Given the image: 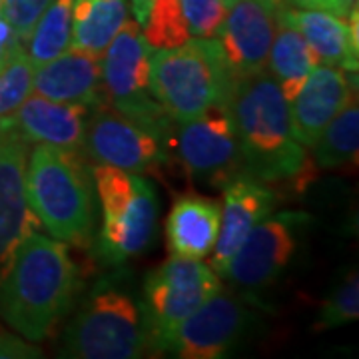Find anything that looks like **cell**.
<instances>
[{
  "mask_svg": "<svg viewBox=\"0 0 359 359\" xmlns=\"http://www.w3.org/2000/svg\"><path fill=\"white\" fill-rule=\"evenodd\" d=\"M26 144L20 136H14L0 154V280L11 266L16 248L40 226L26 198Z\"/></svg>",
  "mask_w": 359,
  "mask_h": 359,
  "instance_id": "obj_15",
  "label": "cell"
},
{
  "mask_svg": "<svg viewBox=\"0 0 359 359\" xmlns=\"http://www.w3.org/2000/svg\"><path fill=\"white\" fill-rule=\"evenodd\" d=\"M184 18L188 22L190 36L216 39L226 18L224 0H180Z\"/></svg>",
  "mask_w": 359,
  "mask_h": 359,
  "instance_id": "obj_28",
  "label": "cell"
},
{
  "mask_svg": "<svg viewBox=\"0 0 359 359\" xmlns=\"http://www.w3.org/2000/svg\"><path fill=\"white\" fill-rule=\"evenodd\" d=\"M276 36L268 54V68L271 78L282 90L283 98L290 102L308 80L309 72L320 65V56L313 52L295 28L276 20Z\"/></svg>",
  "mask_w": 359,
  "mask_h": 359,
  "instance_id": "obj_22",
  "label": "cell"
},
{
  "mask_svg": "<svg viewBox=\"0 0 359 359\" xmlns=\"http://www.w3.org/2000/svg\"><path fill=\"white\" fill-rule=\"evenodd\" d=\"M231 0H224V4H226V8H228V4H230Z\"/></svg>",
  "mask_w": 359,
  "mask_h": 359,
  "instance_id": "obj_36",
  "label": "cell"
},
{
  "mask_svg": "<svg viewBox=\"0 0 359 359\" xmlns=\"http://www.w3.org/2000/svg\"><path fill=\"white\" fill-rule=\"evenodd\" d=\"M80 292V269L68 245L28 233L0 280V318L26 341L50 337Z\"/></svg>",
  "mask_w": 359,
  "mask_h": 359,
  "instance_id": "obj_2",
  "label": "cell"
},
{
  "mask_svg": "<svg viewBox=\"0 0 359 359\" xmlns=\"http://www.w3.org/2000/svg\"><path fill=\"white\" fill-rule=\"evenodd\" d=\"M90 110L84 104L54 102L34 94L11 114V124L22 140L80 152Z\"/></svg>",
  "mask_w": 359,
  "mask_h": 359,
  "instance_id": "obj_17",
  "label": "cell"
},
{
  "mask_svg": "<svg viewBox=\"0 0 359 359\" xmlns=\"http://www.w3.org/2000/svg\"><path fill=\"white\" fill-rule=\"evenodd\" d=\"M26 198L50 238L74 248L94 240V180L78 152L36 144L26 158Z\"/></svg>",
  "mask_w": 359,
  "mask_h": 359,
  "instance_id": "obj_3",
  "label": "cell"
},
{
  "mask_svg": "<svg viewBox=\"0 0 359 359\" xmlns=\"http://www.w3.org/2000/svg\"><path fill=\"white\" fill-rule=\"evenodd\" d=\"M39 349L28 346L20 335L6 334L0 330V358H39Z\"/></svg>",
  "mask_w": 359,
  "mask_h": 359,
  "instance_id": "obj_31",
  "label": "cell"
},
{
  "mask_svg": "<svg viewBox=\"0 0 359 359\" xmlns=\"http://www.w3.org/2000/svg\"><path fill=\"white\" fill-rule=\"evenodd\" d=\"M218 34L231 76H250L266 70L276 20L257 0H231Z\"/></svg>",
  "mask_w": 359,
  "mask_h": 359,
  "instance_id": "obj_13",
  "label": "cell"
},
{
  "mask_svg": "<svg viewBox=\"0 0 359 359\" xmlns=\"http://www.w3.org/2000/svg\"><path fill=\"white\" fill-rule=\"evenodd\" d=\"M290 6L304 11H321L335 14L341 18H349L358 14V0H287Z\"/></svg>",
  "mask_w": 359,
  "mask_h": 359,
  "instance_id": "obj_30",
  "label": "cell"
},
{
  "mask_svg": "<svg viewBox=\"0 0 359 359\" xmlns=\"http://www.w3.org/2000/svg\"><path fill=\"white\" fill-rule=\"evenodd\" d=\"M148 349L142 313L128 290L100 282L68 323L62 355L74 359H136Z\"/></svg>",
  "mask_w": 359,
  "mask_h": 359,
  "instance_id": "obj_6",
  "label": "cell"
},
{
  "mask_svg": "<svg viewBox=\"0 0 359 359\" xmlns=\"http://www.w3.org/2000/svg\"><path fill=\"white\" fill-rule=\"evenodd\" d=\"M311 156L316 168L339 170L358 162L359 152V108L355 92L346 106L321 130L318 140L311 144Z\"/></svg>",
  "mask_w": 359,
  "mask_h": 359,
  "instance_id": "obj_23",
  "label": "cell"
},
{
  "mask_svg": "<svg viewBox=\"0 0 359 359\" xmlns=\"http://www.w3.org/2000/svg\"><path fill=\"white\" fill-rule=\"evenodd\" d=\"M54 0H0V16L13 26L16 34L28 40L34 25Z\"/></svg>",
  "mask_w": 359,
  "mask_h": 359,
  "instance_id": "obj_29",
  "label": "cell"
},
{
  "mask_svg": "<svg viewBox=\"0 0 359 359\" xmlns=\"http://www.w3.org/2000/svg\"><path fill=\"white\" fill-rule=\"evenodd\" d=\"M152 2H154V0H130L132 14H134L136 22L140 26L144 25V20H146V16H148V11H150Z\"/></svg>",
  "mask_w": 359,
  "mask_h": 359,
  "instance_id": "obj_34",
  "label": "cell"
},
{
  "mask_svg": "<svg viewBox=\"0 0 359 359\" xmlns=\"http://www.w3.org/2000/svg\"><path fill=\"white\" fill-rule=\"evenodd\" d=\"M20 50H25V42L16 34L13 26L0 16V68Z\"/></svg>",
  "mask_w": 359,
  "mask_h": 359,
  "instance_id": "obj_32",
  "label": "cell"
},
{
  "mask_svg": "<svg viewBox=\"0 0 359 359\" xmlns=\"http://www.w3.org/2000/svg\"><path fill=\"white\" fill-rule=\"evenodd\" d=\"M142 28V36L152 50L176 48L190 40V30L180 0H154Z\"/></svg>",
  "mask_w": 359,
  "mask_h": 359,
  "instance_id": "obj_25",
  "label": "cell"
},
{
  "mask_svg": "<svg viewBox=\"0 0 359 359\" xmlns=\"http://www.w3.org/2000/svg\"><path fill=\"white\" fill-rule=\"evenodd\" d=\"M84 150L96 164L132 172H152L166 160L164 144L110 104L92 108L86 120Z\"/></svg>",
  "mask_w": 359,
  "mask_h": 359,
  "instance_id": "obj_12",
  "label": "cell"
},
{
  "mask_svg": "<svg viewBox=\"0 0 359 359\" xmlns=\"http://www.w3.org/2000/svg\"><path fill=\"white\" fill-rule=\"evenodd\" d=\"M32 74H34V66L26 50L16 52L0 68V118L14 114L16 108L30 96Z\"/></svg>",
  "mask_w": 359,
  "mask_h": 359,
  "instance_id": "obj_26",
  "label": "cell"
},
{
  "mask_svg": "<svg viewBox=\"0 0 359 359\" xmlns=\"http://www.w3.org/2000/svg\"><path fill=\"white\" fill-rule=\"evenodd\" d=\"M233 80L218 39L186 40L150 54V92L176 124L224 106Z\"/></svg>",
  "mask_w": 359,
  "mask_h": 359,
  "instance_id": "obj_4",
  "label": "cell"
},
{
  "mask_svg": "<svg viewBox=\"0 0 359 359\" xmlns=\"http://www.w3.org/2000/svg\"><path fill=\"white\" fill-rule=\"evenodd\" d=\"M72 8L74 0H54L40 16L26 40V54L32 66L46 65L70 48Z\"/></svg>",
  "mask_w": 359,
  "mask_h": 359,
  "instance_id": "obj_24",
  "label": "cell"
},
{
  "mask_svg": "<svg viewBox=\"0 0 359 359\" xmlns=\"http://www.w3.org/2000/svg\"><path fill=\"white\" fill-rule=\"evenodd\" d=\"M150 54L140 25L126 20L102 56L104 100L166 146L174 142L176 122L150 92Z\"/></svg>",
  "mask_w": 359,
  "mask_h": 359,
  "instance_id": "obj_7",
  "label": "cell"
},
{
  "mask_svg": "<svg viewBox=\"0 0 359 359\" xmlns=\"http://www.w3.org/2000/svg\"><path fill=\"white\" fill-rule=\"evenodd\" d=\"M222 208L216 200L184 194L166 218V244L172 256L202 259L210 256L219 231Z\"/></svg>",
  "mask_w": 359,
  "mask_h": 359,
  "instance_id": "obj_20",
  "label": "cell"
},
{
  "mask_svg": "<svg viewBox=\"0 0 359 359\" xmlns=\"http://www.w3.org/2000/svg\"><path fill=\"white\" fill-rule=\"evenodd\" d=\"M14 136H18V134L14 132L13 124H11V116L0 118V154H2V150L8 146V142L13 140Z\"/></svg>",
  "mask_w": 359,
  "mask_h": 359,
  "instance_id": "obj_33",
  "label": "cell"
},
{
  "mask_svg": "<svg viewBox=\"0 0 359 359\" xmlns=\"http://www.w3.org/2000/svg\"><path fill=\"white\" fill-rule=\"evenodd\" d=\"M250 325V311L230 292L222 290L174 330L162 353L182 359H219L240 344Z\"/></svg>",
  "mask_w": 359,
  "mask_h": 359,
  "instance_id": "obj_11",
  "label": "cell"
},
{
  "mask_svg": "<svg viewBox=\"0 0 359 359\" xmlns=\"http://www.w3.org/2000/svg\"><path fill=\"white\" fill-rule=\"evenodd\" d=\"M90 172L102 210L98 254L106 264L120 266L140 256L154 242L158 224L154 186L140 174L106 164H96Z\"/></svg>",
  "mask_w": 359,
  "mask_h": 359,
  "instance_id": "obj_5",
  "label": "cell"
},
{
  "mask_svg": "<svg viewBox=\"0 0 359 359\" xmlns=\"http://www.w3.org/2000/svg\"><path fill=\"white\" fill-rule=\"evenodd\" d=\"M126 20V0H74L70 48L102 58Z\"/></svg>",
  "mask_w": 359,
  "mask_h": 359,
  "instance_id": "obj_21",
  "label": "cell"
},
{
  "mask_svg": "<svg viewBox=\"0 0 359 359\" xmlns=\"http://www.w3.org/2000/svg\"><path fill=\"white\" fill-rule=\"evenodd\" d=\"M353 92L344 68L327 62L316 66L294 100H290V118L297 142L309 150Z\"/></svg>",
  "mask_w": 359,
  "mask_h": 359,
  "instance_id": "obj_16",
  "label": "cell"
},
{
  "mask_svg": "<svg viewBox=\"0 0 359 359\" xmlns=\"http://www.w3.org/2000/svg\"><path fill=\"white\" fill-rule=\"evenodd\" d=\"M264 8H268L269 13L276 14V11L280 8V6H283L285 4V0H257Z\"/></svg>",
  "mask_w": 359,
  "mask_h": 359,
  "instance_id": "obj_35",
  "label": "cell"
},
{
  "mask_svg": "<svg viewBox=\"0 0 359 359\" xmlns=\"http://www.w3.org/2000/svg\"><path fill=\"white\" fill-rule=\"evenodd\" d=\"M230 114L245 176L262 184H292L306 190L316 176L308 148L299 144L292 128L290 102L269 72L236 78L224 102Z\"/></svg>",
  "mask_w": 359,
  "mask_h": 359,
  "instance_id": "obj_1",
  "label": "cell"
},
{
  "mask_svg": "<svg viewBox=\"0 0 359 359\" xmlns=\"http://www.w3.org/2000/svg\"><path fill=\"white\" fill-rule=\"evenodd\" d=\"M219 287L218 273L200 259L172 256L154 269L146 278L142 294V321L148 349L164 351L174 330Z\"/></svg>",
  "mask_w": 359,
  "mask_h": 359,
  "instance_id": "obj_8",
  "label": "cell"
},
{
  "mask_svg": "<svg viewBox=\"0 0 359 359\" xmlns=\"http://www.w3.org/2000/svg\"><path fill=\"white\" fill-rule=\"evenodd\" d=\"M309 218L299 212H282L264 218L248 233L238 252L222 273L245 294L266 290L290 266L299 231Z\"/></svg>",
  "mask_w": 359,
  "mask_h": 359,
  "instance_id": "obj_10",
  "label": "cell"
},
{
  "mask_svg": "<svg viewBox=\"0 0 359 359\" xmlns=\"http://www.w3.org/2000/svg\"><path fill=\"white\" fill-rule=\"evenodd\" d=\"M359 316V278L351 269L325 299L318 318V330H334L355 321Z\"/></svg>",
  "mask_w": 359,
  "mask_h": 359,
  "instance_id": "obj_27",
  "label": "cell"
},
{
  "mask_svg": "<svg viewBox=\"0 0 359 359\" xmlns=\"http://www.w3.org/2000/svg\"><path fill=\"white\" fill-rule=\"evenodd\" d=\"M276 20L295 28L320 60L327 65L339 66L346 72L358 70L359 34H358V14L341 18L321 11H304L283 4L276 11Z\"/></svg>",
  "mask_w": 359,
  "mask_h": 359,
  "instance_id": "obj_19",
  "label": "cell"
},
{
  "mask_svg": "<svg viewBox=\"0 0 359 359\" xmlns=\"http://www.w3.org/2000/svg\"><path fill=\"white\" fill-rule=\"evenodd\" d=\"M224 210L219 218V231L216 245L212 250V264L218 276H222L238 248L242 245L248 233L257 224L276 210L278 196L268 184H262L254 178L231 180L224 188Z\"/></svg>",
  "mask_w": 359,
  "mask_h": 359,
  "instance_id": "obj_14",
  "label": "cell"
},
{
  "mask_svg": "<svg viewBox=\"0 0 359 359\" xmlns=\"http://www.w3.org/2000/svg\"><path fill=\"white\" fill-rule=\"evenodd\" d=\"M32 90L54 102L84 104L96 108L106 104L102 90V58L68 48L46 65L34 66Z\"/></svg>",
  "mask_w": 359,
  "mask_h": 359,
  "instance_id": "obj_18",
  "label": "cell"
},
{
  "mask_svg": "<svg viewBox=\"0 0 359 359\" xmlns=\"http://www.w3.org/2000/svg\"><path fill=\"white\" fill-rule=\"evenodd\" d=\"M178 126L174 146L188 176L210 188H224L231 180L245 176L240 142L224 106L208 108Z\"/></svg>",
  "mask_w": 359,
  "mask_h": 359,
  "instance_id": "obj_9",
  "label": "cell"
}]
</instances>
